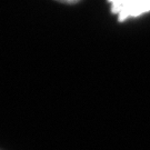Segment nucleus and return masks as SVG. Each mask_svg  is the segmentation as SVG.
Returning <instances> with one entry per match:
<instances>
[{
    "label": "nucleus",
    "mask_w": 150,
    "mask_h": 150,
    "mask_svg": "<svg viewBox=\"0 0 150 150\" xmlns=\"http://www.w3.org/2000/svg\"><path fill=\"white\" fill-rule=\"evenodd\" d=\"M111 12L118 16L119 21L137 18L150 11V0H108Z\"/></svg>",
    "instance_id": "nucleus-1"
},
{
    "label": "nucleus",
    "mask_w": 150,
    "mask_h": 150,
    "mask_svg": "<svg viewBox=\"0 0 150 150\" xmlns=\"http://www.w3.org/2000/svg\"><path fill=\"white\" fill-rule=\"evenodd\" d=\"M56 1H59L62 4H68V5H74V4H77L80 0H56Z\"/></svg>",
    "instance_id": "nucleus-2"
}]
</instances>
